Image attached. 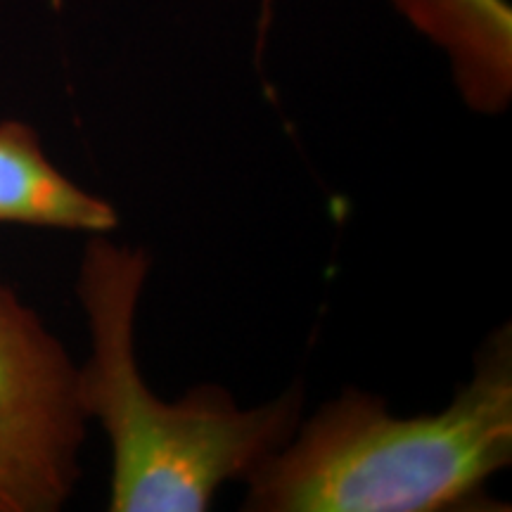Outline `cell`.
I'll return each instance as SVG.
<instances>
[{
	"label": "cell",
	"mask_w": 512,
	"mask_h": 512,
	"mask_svg": "<svg viewBox=\"0 0 512 512\" xmlns=\"http://www.w3.org/2000/svg\"><path fill=\"white\" fill-rule=\"evenodd\" d=\"M394 10L444 53L470 110L498 114L512 100L508 0H392Z\"/></svg>",
	"instance_id": "cell-4"
},
{
	"label": "cell",
	"mask_w": 512,
	"mask_h": 512,
	"mask_svg": "<svg viewBox=\"0 0 512 512\" xmlns=\"http://www.w3.org/2000/svg\"><path fill=\"white\" fill-rule=\"evenodd\" d=\"M0 223L31 228L112 233L119 214L57 169L27 121H0Z\"/></svg>",
	"instance_id": "cell-5"
},
{
	"label": "cell",
	"mask_w": 512,
	"mask_h": 512,
	"mask_svg": "<svg viewBox=\"0 0 512 512\" xmlns=\"http://www.w3.org/2000/svg\"><path fill=\"white\" fill-rule=\"evenodd\" d=\"M150 273L145 249L110 233L88 235L76 294L91 332L76 394L86 420L100 422L112 448L110 512H204L221 486L245 482L294 437L304 389L240 408L223 387H192L181 401L152 394L138 370L133 325Z\"/></svg>",
	"instance_id": "cell-1"
},
{
	"label": "cell",
	"mask_w": 512,
	"mask_h": 512,
	"mask_svg": "<svg viewBox=\"0 0 512 512\" xmlns=\"http://www.w3.org/2000/svg\"><path fill=\"white\" fill-rule=\"evenodd\" d=\"M79 366L0 278V512H57L81 482Z\"/></svg>",
	"instance_id": "cell-3"
},
{
	"label": "cell",
	"mask_w": 512,
	"mask_h": 512,
	"mask_svg": "<svg viewBox=\"0 0 512 512\" xmlns=\"http://www.w3.org/2000/svg\"><path fill=\"white\" fill-rule=\"evenodd\" d=\"M512 463V332L484 342L444 411L396 418L344 389L245 479L247 512L498 510L486 482Z\"/></svg>",
	"instance_id": "cell-2"
}]
</instances>
